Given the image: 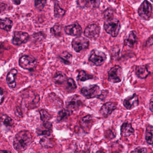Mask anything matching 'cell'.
Segmentation results:
<instances>
[{"label": "cell", "instance_id": "1f68e13d", "mask_svg": "<svg viewBox=\"0 0 153 153\" xmlns=\"http://www.w3.org/2000/svg\"><path fill=\"white\" fill-rule=\"evenodd\" d=\"M114 10L112 8H108L103 11L102 16L106 20L110 19L113 18L114 15Z\"/></svg>", "mask_w": 153, "mask_h": 153}, {"label": "cell", "instance_id": "44dd1931", "mask_svg": "<svg viewBox=\"0 0 153 153\" xmlns=\"http://www.w3.org/2000/svg\"><path fill=\"white\" fill-rule=\"evenodd\" d=\"M13 24L12 20L10 18H5L3 19L0 18V29L4 30L6 31H10Z\"/></svg>", "mask_w": 153, "mask_h": 153}, {"label": "cell", "instance_id": "4dcf8cb0", "mask_svg": "<svg viewBox=\"0 0 153 153\" xmlns=\"http://www.w3.org/2000/svg\"><path fill=\"white\" fill-rule=\"evenodd\" d=\"M62 27L60 25H55L50 29L51 34L56 37H61L62 35Z\"/></svg>", "mask_w": 153, "mask_h": 153}, {"label": "cell", "instance_id": "30bf717a", "mask_svg": "<svg viewBox=\"0 0 153 153\" xmlns=\"http://www.w3.org/2000/svg\"><path fill=\"white\" fill-rule=\"evenodd\" d=\"M138 13L141 18L149 19L152 13V5L147 0H145L138 8Z\"/></svg>", "mask_w": 153, "mask_h": 153}, {"label": "cell", "instance_id": "f546056e", "mask_svg": "<svg viewBox=\"0 0 153 153\" xmlns=\"http://www.w3.org/2000/svg\"><path fill=\"white\" fill-rule=\"evenodd\" d=\"M39 112L40 114V119L43 121V123L49 122V120L52 118L51 115L45 110H40Z\"/></svg>", "mask_w": 153, "mask_h": 153}, {"label": "cell", "instance_id": "d6986e66", "mask_svg": "<svg viewBox=\"0 0 153 153\" xmlns=\"http://www.w3.org/2000/svg\"><path fill=\"white\" fill-rule=\"evenodd\" d=\"M136 75L140 79H146L150 74L146 66L140 65L136 66Z\"/></svg>", "mask_w": 153, "mask_h": 153}, {"label": "cell", "instance_id": "cb8c5ba5", "mask_svg": "<svg viewBox=\"0 0 153 153\" xmlns=\"http://www.w3.org/2000/svg\"><path fill=\"white\" fill-rule=\"evenodd\" d=\"M73 111L68 109H64L58 112L57 119L58 121H63L67 119L69 116L72 114Z\"/></svg>", "mask_w": 153, "mask_h": 153}, {"label": "cell", "instance_id": "d6a6232c", "mask_svg": "<svg viewBox=\"0 0 153 153\" xmlns=\"http://www.w3.org/2000/svg\"><path fill=\"white\" fill-rule=\"evenodd\" d=\"M85 5L91 8H95L99 7L100 3V0H84Z\"/></svg>", "mask_w": 153, "mask_h": 153}, {"label": "cell", "instance_id": "ab89813d", "mask_svg": "<svg viewBox=\"0 0 153 153\" xmlns=\"http://www.w3.org/2000/svg\"><path fill=\"white\" fill-rule=\"evenodd\" d=\"M22 0H12L13 2L16 5H19Z\"/></svg>", "mask_w": 153, "mask_h": 153}, {"label": "cell", "instance_id": "7a4b0ae2", "mask_svg": "<svg viewBox=\"0 0 153 153\" xmlns=\"http://www.w3.org/2000/svg\"><path fill=\"white\" fill-rule=\"evenodd\" d=\"M104 28L107 33L111 37H117L120 29L119 21L114 18L106 20L104 22Z\"/></svg>", "mask_w": 153, "mask_h": 153}, {"label": "cell", "instance_id": "8d00e7d4", "mask_svg": "<svg viewBox=\"0 0 153 153\" xmlns=\"http://www.w3.org/2000/svg\"><path fill=\"white\" fill-rule=\"evenodd\" d=\"M7 8V5L5 3L0 2V14L6 10Z\"/></svg>", "mask_w": 153, "mask_h": 153}, {"label": "cell", "instance_id": "5bb4252c", "mask_svg": "<svg viewBox=\"0 0 153 153\" xmlns=\"http://www.w3.org/2000/svg\"><path fill=\"white\" fill-rule=\"evenodd\" d=\"M65 31L67 35L77 37L82 34V30L80 25L78 23H75L65 27Z\"/></svg>", "mask_w": 153, "mask_h": 153}, {"label": "cell", "instance_id": "3957f363", "mask_svg": "<svg viewBox=\"0 0 153 153\" xmlns=\"http://www.w3.org/2000/svg\"><path fill=\"white\" fill-rule=\"evenodd\" d=\"M84 101L79 95H74L67 99L65 102V105L68 109L76 110L80 109L83 106Z\"/></svg>", "mask_w": 153, "mask_h": 153}, {"label": "cell", "instance_id": "ba28073f", "mask_svg": "<svg viewBox=\"0 0 153 153\" xmlns=\"http://www.w3.org/2000/svg\"><path fill=\"white\" fill-rule=\"evenodd\" d=\"M106 60V56L104 53L93 50L90 54L89 60L96 66H100Z\"/></svg>", "mask_w": 153, "mask_h": 153}, {"label": "cell", "instance_id": "5b68a950", "mask_svg": "<svg viewBox=\"0 0 153 153\" xmlns=\"http://www.w3.org/2000/svg\"><path fill=\"white\" fill-rule=\"evenodd\" d=\"M19 65L22 68L32 71L37 65L36 60L34 57L28 55H23L19 60Z\"/></svg>", "mask_w": 153, "mask_h": 153}, {"label": "cell", "instance_id": "9c48e42d", "mask_svg": "<svg viewBox=\"0 0 153 153\" xmlns=\"http://www.w3.org/2000/svg\"><path fill=\"white\" fill-rule=\"evenodd\" d=\"M29 39V35L27 32L15 31L13 32L11 42L13 45L19 46L27 43Z\"/></svg>", "mask_w": 153, "mask_h": 153}, {"label": "cell", "instance_id": "b9f144b4", "mask_svg": "<svg viewBox=\"0 0 153 153\" xmlns=\"http://www.w3.org/2000/svg\"><path fill=\"white\" fill-rule=\"evenodd\" d=\"M7 152V151H0V152Z\"/></svg>", "mask_w": 153, "mask_h": 153}, {"label": "cell", "instance_id": "7c38bea8", "mask_svg": "<svg viewBox=\"0 0 153 153\" xmlns=\"http://www.w3.org/2000/svg\"><path fill=\"white\" fill-rule=\"evenodd\" d=\"M117 104L115 102H108L102 105L100 110V114L104 117H107L117 109Z\"/></svg>", "mask_w": 153, "mask_h": 153}, {"label": "cell", "instance_id": "277c9868", "mask_svg": "<svg viewBox=\"0 0 153 153\" xmlns=\"http://www.w3.org/2000/svg\"><path fill=\"white\" fill-rule=\"evenodd\" d=\"M101 92L99 86L94 84L83 87L81 90V93L87 99L97 98Z\"/></svg>", "mask_w": 153, "mask_h": 153}, {"label": "cell", "instance_id": "836d02e7", "mask_svg": "<svg viewBox=\"0 0 153 153\" xmlns=\"http://www.w3.org/2000/svg\"><path fill=\"white\" fill-rule=\"evenodd\" d=\"M46 3L47 0H35V7L39 10H42Z\"/></svg>", "mask_w": 153, "mask_h": 153}, {"label": "cell", "instance_id": "52a82bcc", "mask_svg": "<svg viewBox=\"0 0 153 153\" xmlns=\"http://www.w3.org/2000/svg\"><path fill=\"white\" fill-rule=\"evenodd\" d=\"M122 69L119 66L116 65L111 68L108 72V81L113 83H117L122 81Z\"/></svg>", "mask_w": 153, "mask_h": 153}, {"label": "cell", "instance_id": "f1b7e54d", "mask_svg": "<svg viewBox=\"0 0 153 153\" xmlns=\"http://www.w3.org/2000/svg\"><path fill=\"white\" fill-rule=\"evenodd\" d=\"M66 90L69 92H73L76 89V85L74 80L72 78H68L66 82Z\"/></svg>", "mask_w": 153, "mask_h": 153}, {"label": "cell", "instance_id": "8992f818", "mask_svg": "<svg viewBox=\"0 0 153 153\" xmlns=\"http://www.w3.org/2000/svg\"><path fill=\"white\" fill-rule=\"evenodd\" d=\"M89 41L84 37L77 36L73 40L72 46L73 48L77 53L88 48L89 46Z\"/></svg>", "mask_w": 153, "mask_h": 153}, {"label": "cell", "instance_id": "e0dca14e", "mask_svg": "<svg viewBox=\"0 0 153 153\" xmlns=\"http://www.w3.org/2000/svg\"><path fill=\"white\" fill-rule=\"evenodd\" d=\"M17 73L18 72L17 70L13 69H12L7 74V77H6V82L8 86L11 89H13L16 87V83L15 80H16Z\"/></svg>", "mask_w": 153, "mask_h": 153}, {"label": "cell", "instance_id": "e575fe53", "mask_svg": "<svg viewBox=\"0 0 153 153\" xmlns=\"http://www.w3.org/2000/svg\"><path fill=\"white\" fill-rule=\"evenodd\" d=\"M2 119L4 124L7 126H10L12 125L13 124L12 119L8 116L3 117Z\"/></svg>", "mask_w": 153, "mask_h": 153}, {"label": "cell", "instance_id": "484cf974", "mask_svg": "<svg viewBox=\"0 0 153 153\" xmlns=\"http://www.w3.org/2000/svg\"><path fill=\"white\" fill-rule=\"evenodd\" d=\"M146 140L149 145H153V126L149 125L146 127Z\"/></svg>", "mask_w": 153, "mask_h": 153}, {"label": "cell", "instance_id": "7402d4cb", "mask_svg": "<svg viewBox=\"0 0 153 153\" xmlns=\"http://www.w3.org/2000/svg\"><path fill=\"white\" fill-rule=\"evenodd\" d=\"M68 78L65 74L62 72H58L56 73L53 78V81L56 84L62 85L66 82Z\"/></svg>", "mask_w": 153, "mask_h": 153}, {"label": "cell", "instance_id": "4fadbf2b", "mask_svg": "<svg viewBox=\"0 0 153 153\" xmlns=\"http://www.w3.org/2000/svg\"><path fill=\"white\" fill-rule=\"evenodd\" d=\"M139 105V99L138 96L136 93L132 96L127 97L124 101V105L127 109H133Z\"/></svg>", "mask_w": 153, "mask_h": 153}, {"label": "cell", "instance_id": "6da1fadb", "mask_svg": "<svg viewBox=\"0 0 153 153\" xmlns=\"http://www.w3.org/2000/svg\"><path fill=\"white\" fill-rule=\"evenodd\" d=\"M32 140V136L29 131H21L14 137L13 142V147L18 152H23L29 146Z\"/></svg>", "mask_w": 153, "mask_h": 153}, {"label": "cell", "instance_id": "8fae6325", "mask_svg": "<svg viewBox=\"0 0 153 153\" xmlns=\"http://www.w3.org/2000/svg\"><path fill=\"white\" fill-rule=\"evenodd\" d=\"M100 28L97 24H92L85 29L84 34L86 37L92 40L96 39L100 36Z\"/></svg>", "mask_w": 153, "mask_h": 153}, {"label": "cell", "instance_id": "74e56055", "mask_svg": "<svg viewBox=\"0 0 153 153\" xmlns=\"http://www.w3.org/2000/svg\"><path fill=\"white\" fill-rule=\"evenodd\" d=\"M4 99V95L3 90L0 87V104H1Z\"/></svg>", "mask_w": 153, "mask_h": 153}, {"label": "cell", "instance_id": "83f0119b", "mask_svg": "<svg viewBox=\"0 0 153 153\" xmlns=\"http://www.w3.org/2000/svg\"><path fill=\"white\" fill-rule=\"evenodd\" d=\"M54 11L55 17L56 18H62L65 13V10L62 9L57 2L55 3Z\"/></svg>", "mask_w": 153, "mask_h": 153}, {"label": "cell", "instance_id": "9a60e30c", "mask_svg": "<svg viewBox=\"0 0 153 153\" xmlns=\"http://www.w3.org/2000/svg\"><path fill=\"white\" fill-rule=\"evenodd\" d=\"M52 124L49 122L43 123V125L37 129L38 135L50 136L52 133Z\"/></svg>", "mask_w": 153, "mask_h": 153}, {"label": "cell", "instance_id": "d590c367", "mask_svg": "<svg viewBox=\"0 0 153 153\" xmlns=\"http://www.w3.org/2000/svg\"><path fill=\"white\" fill-rule=\"evenodd\" d=\"M147 149L144 147H138L134 149V151H132V152L135 153H146L147 152Z\"/></svg>", "mask_w": 153, "mask_h": 153}, {"label": "cell", "instance_id": "ac0fdd59", "mask_svg": "<svg viewBox=\"0 0 153 153\" xmlns=\"http://www.w3.org/2000/svg\"><path fill=\"white\" fill-rule=\"evenodd\" d=\"M134 133V130L131 124L125 123L122 125L120 129V134L122 137H128L132 135Z\"/></svg>", "mask_w": 153, "mask_h": 153}, {"label": "cell", "instance_id": "ffe728a7", "mask_svg": "<svg viewBox=\"0 0 153 153\" xmlns=\"http://www.w3.org/2000/svg\"><path fill=\"white\" fill-rule=\"evenodd\" d=\"M137 38L136 32L132 31L128 34V37L125 40V45L128 46L129 47L132 48L137 42Z\"/></svg>", "mask_w": 153, "mask_h": 153}, {"label": "cell", "instance_id": "f35d334b", "mask_svg": "<svg viewBox=\"0 0 153 153\" xmlns=\"http://www.w3.org/2000/svg\"><path fill=\"white\" fill-rule=\"evenodd\" d=\"M146 46L147 47L151 46L153 45V37L150 38L149 39L146 41Z\"/></svg>", "mask_w": 153, "mask_h": 153}, {"label": "cell", "instance_id": "4316f807", "mask_svg": "<svg viewBox=\"0 0 153 153\" xmlns=\"http://www.w3.org/2000/svg\"><path fill=\"white\" fill-rule=\"evenodd\" d=\"M93 75L87 73L84 70H81V71H79L77 76V80L82 82L85 81L87 80H91V79H93Z\"/></svg>", "mask_w": 153, "mask_h": 153}, {"label": "cell", "instance_id": "7bdbcfd3", "mask_svg": "<svg viewBox=\"0 0 153 153\" xmlns=\"http://www.w3.org/2000/svg\"><path fill=\"white\" fill-rule=\"evenodd\" d=\"M151 1H152V2H153V0H151Z\"/></svg>", "mask_w": 153, "mask_h": 153}, {"label": "cell", "instance_id": "2e32d148", "mask_svg": "<svg viewBox=\"0 0 153 153\" xmlns=\"http://www.w3.org/2000/svg\"><path fill=\"white\" fill-rule=\"evenodd\" d=\"M93 123V119L91 115H87L80 120V124L84 130L87 131L90 130Z\"/></svg>", "mask_w": 153, "mask_h": 153}, {"label": "cell", "instance_id": "603a6c76", "mask_svg": "<svg viewBox=\"0 0 153 153\" xmlns=\"http://www.w3.org/2000/svg\"><path fill=\"white\" fill-rule=\"evenodd\" d=\"M39 143L43 148L45 149L53 148L55 144L53 140L47 137H44L41 138L39 141Z\"/></svg>", "mask_w": 153, "mask_h": 153}, {"label": "cell", "instance_id": "d4e9b609", "mask_svg": "<svg viewBox=\"0 0 153 153\" xmlns=\"http://www.w3.org/2000/svg\"><path fill=\"white\" fill-rule=\"evenodd\" d=\"M59 58L65 64H71L72 60V55L67 51H64L59 55Z\"/></svg>", "mask_w": 153, "mask_h": 153}, {"label": "cell", "instance_id": "60d3db41", "mask_svg": "<svg viewBox=\"0 0 153 153\" xmlns=\"http://www.w3.org/2000/svg\"><path fill=\"white\" fill-rule=\"evenodd\" d=\"M149 108H150L151 111L153 112V101L151 102H150V105H149Z\"/></svg>", "mask_w": 153, "mask_h": 153}]
</instances>
